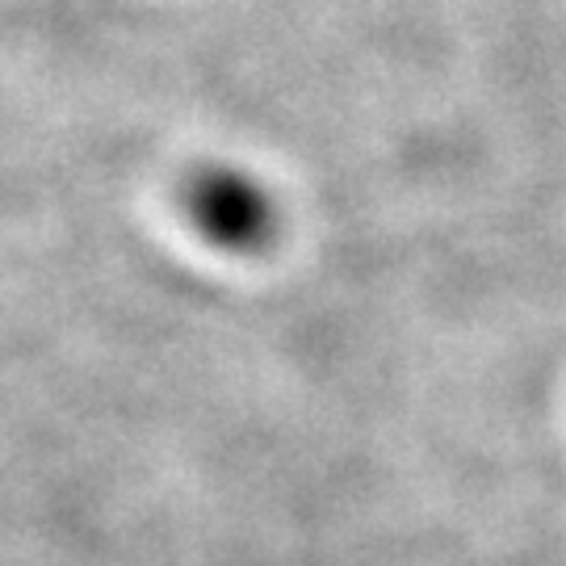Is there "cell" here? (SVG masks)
I'll use <instances>...</instances> for the list:
<instances>
[{
    "instance_id": "obj_1",
    "label": "cell",
    "mask_w": 566,
    "mask_h": 566,
    "mask_svg": "<svg viewBox=\"0 0 566 566\" xmlns=\"http://www.w3.org/2000/svg\"><path fill=\"white\" fill-rule=\"evenodd\" d=\"M193 231L223 252H261L277 235V202L243 168H198L181 189Z\"/></svg>"
}]
</instances>
